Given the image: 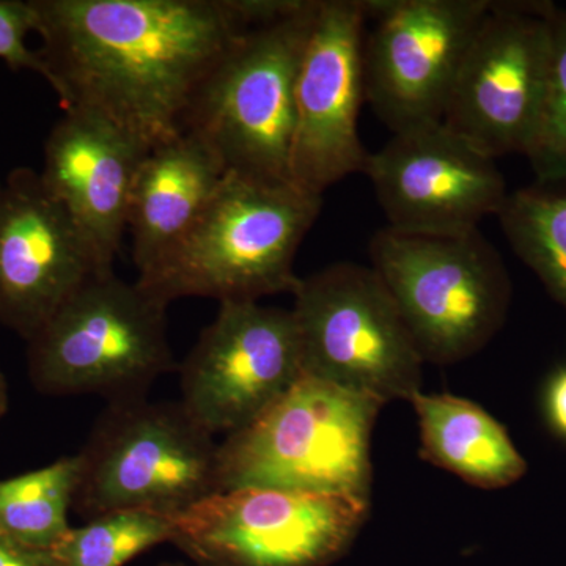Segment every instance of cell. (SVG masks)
I'll use <instances>...</instances> for the list:
<instances>
[{
  "instance_id": "1",
  "label": "cell",
  "mask_w": 566,
  "mask_h": 566,
  "mask_svg": "<svg viewBox=\"0 0 566 566\" xmlns=\"http://www.w3.org/2000/svg\"><path fill=\"white\" fill-rule=\"evenodd\" d=\"M48 84L147 148L180 136L212 71L286 0H31Z\"/></svg>"
},
{
  "instance_id": "2",
  "label": "cell",
  "mask_w": 566,
  "mask_h": 566,
  "mask_svg": "<svg viewBox=\"0 0 566 566\" xmlns=\"http://www.w3.org/2000/svg\"><path fill=\"white\" fill-rule=\"evenodd\" d=\"M322 205V196L292 181L227 172L191 232L136 283L166 305L182 297L222 304L293 294L301 279L294 256Z\"/></svg>"
},
{
  "instance_id": "3",
  "label": "cell",
  "mask_w": 566,
  "mask_h": 566,
  "mask_svg": "<svg viewBox=\"0 0 566 566\" xmlns=\"http://www.w3.org/2000/svg\"><path fill=\"white\" fill-rule=\"evenodd\" d=\"M375 398L304 375L251 424L218 446V485L370 499Z\"/></svg>"
},
{
  "instance_id": "4",
  "label": "cell",
  "mask_w": 566,
  "mask_h": 566,
  "mask_svg": "<svg viewBox=\"0 0 566 566\" xmlns=\"http://www.w3.org/2000/svg\"><path fill=\"white\" fill-rule=\"evenodd\" d=\"M318 0H286L253 25L197 93L182 132L199 137L227 172L290 180L296 81Z\"/></svg>"
},
{
  "instance_id": "5",
  "label": "cell",
  "mask_w": 566,
  "mask_h": 566,
  "mask_svg": "<svg viewBox=\"0 0 566 566\" xmlns=\"http://www.w3.org/2000/svg\"><path fill=\"white\" fill-rule=\"evenodd\" d=\"M167 307L112 273L92 275L29 340V374L43 394H96L107 403L148 397L175 370Z\"/></svg>"
},
{
  "instance_id": "6",
  "label": "cell",
  "mask_w": 566,
  "mask_h": 566,
  "mask_svg": "<svg viewBox=\"0 0 566 566\" xmlns=\"http://www.w3.org/2000/svg\"><path fill=\"white\" fill-rule=\"evenodd\" d=\"M218 446L180 401L107 403L76 453L73 510L88 521L118 512L180 515L219 493Z\"/></svg>"
},
{
  "instance_id": "7",
  "label": "cell",
  "mask_w": 566,
  "mask_h": 566,
  "mask_svg": "<svg viewBox=\"0 0 566 566\" xmlns=\"http://www.w3.org/2000/svg\"><path fill=\"white\" fill-rule=\"evenodd\" d=\"M370 256L423 363L468 359L504 324L509 275L479 230L430 237L386 227L371 238Z\"/></svg>"
},
{
  "instance_id": "8",
  "label": "cell",
  "mask_w": 566,
  "mask_h": 566,
  "mask_svg": "<svg viewBox=\"0 0 566 566\" xmlns=\"http://www.w3.org/2000/svg\"><path fill=\"white\" fill-rule=\"evenodd\" d=\"M293 296L304 375L385 406L422 390V356L374 268L331 264Z\"/></svg>"
},
{
  "instance_id": "9",
  "label": "cell",
  "mask_w": 566,
  "mask_h": 566,
  "mask_svg": "<svg viewBox=\"0 0 566 566\" xmlns=\"http://www.w3.org/2000/svg\"><path fill=\"white\" fill-rule=\"evenodd\" d=\"M368 502L274 488L221 491L172 517L170 542L208 566H327L348 553Z\"/></svg>"
},
{
  "instance_id": "10",
  "label": "cell",
  "mask_w": 566,
  "mask_h": 566,
  "mask_svg": "<svg viewBox=\"0 0 566 566\" xmlns=\"http://www.w3.org/2000/svg\"><path fill=\"white\" fill-rule=\"evenodd\" d=\"M551 2H491L458 70L442 125L491 159L527 156L549 70Z\"/></svg>"
},
{
  "instance_id": "11",
  "label": "cell",
  "mask_w": 566,
  "mask_h": 566,
  "mask_svg": "<svg viewBox=\"0 0 566 566\" xmlns=\"http://www.w3.org/2000/svg\"><path fill=\"white\" fill-rule=\"evenodd\" d=\"M493 0H364L365 99L392 133L439 123Z\"/></svg>"
},
{
  "instance_id": "12",
  "label": "cell",
  "mask_w": 566,
  "mask_h": 566,
  "mask_svg": "<svg viewBox=\"0 0 566 566\" xmlns=\"http://www.w3.org/2000/svg\"><path fill=\"white\" fill-rule=\"evenodd\" d=\"M180 371L181 400L212 438L251 424L304 376L292 308L222 303Z\"/></svg>"
},
{
  "instance_id": "13",
  "label": "cell",
  "mask_w": 566,
  "mask_h": 566,
  "mask_svg": "<svg viewBox=\"0 0 566 566\" xmlns=\"http://www.w3.org/2000/svg\"><path fill=\"white\" fill-rule=\"evenodd\" d=\"M365 24L364 0H318L297 73L290 156V180L315 196L364 174L370 158L357 132Z\"/></svg>"
},
{
  "instance_id": "14",
  "label": "cell",
  "mask_w": 566,
  "mask_h": 566,
  "mask_svg": "<svg viewBox=\"0 0 566 566\" xmlns=\"http://www.w3.org/2000/svg\"><path fill=\"white\" fill-rule=\"evenodd\" d=\"M365 175L390 229L457 237L504 207L506 185L494 159L449 132L442 122L394 133L370 153Z\"/></svg>"
},
{
  "instance_id": "15",
  "label": "cell",
  "mask_w": 566,
  "mask_h": 566,
  "mask_svg": "<svg viewBox=\"0 0 566 566\" xmlns=\"http://www.w3.org/2000/svg\"><path fill=\"white\" fill-rule=\"evenodd\" d=\"M104 271L40 174L0 182V324L31 340L61 305Z\"/></svg>"
},
{
  "instance_id": "16",
  "label": "cell",
  "mask_w": 566,
  "mask_h": 566,
  "mask_svg": "<svg viewBox=\"0 0 566 566\" xmlns=\"http://www.w3.org/2000/svg\"><path fill=\"white\" fill-rule=\"evenodd\" d=\"M148 151L103 115L76 107H66L44 145L41 181L104 271H114L134 181Z\"/></svg>"
},
{
  "instance_id": "17",
  "label": "cell",
  "mask_w": 566,
  "mask_h": 566,
  "mask_svg": "<svg viewBox=\"0 0 566 566\" xmlns=\"http://www.w3.org/2000/svg\"><path fill=\"white\" fill-rule=\"evenodd\" d=\"M226 175L221 159L191 133L148 151L134 181L128 214L137 275L185 240Z\"/></svg>"
},
{
  "instance_id": "18",
  "label": "cell",
  "mask_w": 566,
  "mask_h": 566,
  "mask_svg": "<svg viewBox=\"0 0 566 566\" xmlns=\"http://www.w3.org/2000/svg\"><path fill=\"white\" fill-rule=\"evenodd\" d=\"M428 463L483 490L516 483L527 471L512 438L474 401L450 394L417 392L411 398Z\"/></svg>"
},
{
  "instance_id": "19",
  "label": "cell",
  "mask_w": 566,
  "mask_h": 566,
  "mask_svg": "<svg viewBox=\"0 0 566 566\" xmlns=\"http://www.w3.org/2000/svg\"><path fill=\"white\" fill-rule=\"evenodd\" d=\"M80 463L63 457L50 465L0 480V539L22 549L50 553L70 531Z\"/></svg>"
},
{
  "instance_id": "20",
  "label": "cell",
  "mask_w": 566,
  "mask_h": 566,
  "mask_svg": "<svg viewBox=\"0 0 566 566\" xmlns=\"http://www.w3.org/2000/svg\"><path fill=\"white\" fill-rule=\"evenodd\" d=\"M497 218L513 251L566 311V191L509 193Z\"/></svg>"
},
{
  "instance_id": "21",
  "label": "cell",
  "mask_w": 566,
  "mask_h": 566,
  "mask_svg": "<svg viewBox=\"0 0 566 566\" xmlns=\"http://www.w3.org/2000/svg\"><path fill=\"white\" fill-rule=\"evenodd\" d=\"M172 517L147 512L109 513L71 527L50 551L54 566H123L144 551L170 542Z\"/></svg>"
},
{
  "instance_id": "22",
  "label": "cell",
  "mask_w": 566,
  "mask_h": 566,
  "mask_svg": "<svg viewBox=\"0 0 566 566\" xmlns=\"http://www.w3.org/2000/svg\"><path fill=\"white\" fill-rule=\"evenodd\" d=\"M526 158L542 186H566V10L554 9L545 103Z\"/></svg>"
},
{
  "instance_id": "23",
  "label": "cell",
  "mask_w": 566,
  "mask_h": 566,
  "mask_svg": "<svg viewBox=\"0 0 566 566\" xmlns=\"http://www.w3.org/2000/svg\"><path fill=\"white\" fill-rule=\"evenodd\" d=\"M35 32V11L31 2L0 0V61L13 70H29L46 77L39 51L28 46L29 33Z\"/></svg>"
},
{
  "instance_id": "24",
  "label": "cell",
  "mask_w": 566,
  "mask_h": 566,
  "mask_svg": "<svg viewBox=\"0 0 566 566\" xmlns=\"http://www.w3.org/2000/svg\"><path fill=\"white\" fill-rule=\"evenodd\" d=\"M543 398L547 423L558 438L566 441V367L551 376Z\"/></svg>"
},
{
  "instance_id": "25",
  "label": "cell",
  "mask_w": 566,
  "mask_h": 566,
  "mask_svg": "<svg viewBox=\"0 0 566 566\" xmlns=\"http://www.w3.org/2000/svg\"><path fill=\"white\" fill-rule=\"evenodd\" d=\"M0 566H54L50 553L22 549L0 539Z\"/></svg>"
},
{
  "instance_id": "26",
  "label": "cell",
  "mask_w": 566,
  "mask_h": 566,
  "mask_svg": "<svg viewBox=\"0 0 566 566\" xmlns=\"http://www.w3.org/2000/svg\"><path fill=\"white\" fill-rule=\"evenodd\" d=\"M7 408V385L2 374H0V416L3 415Z\"/></svg>"
}]
</instances>
